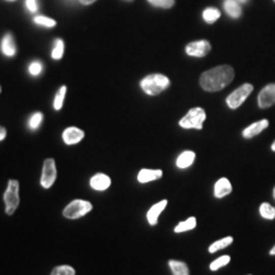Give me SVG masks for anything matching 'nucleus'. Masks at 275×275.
<instances>
[{
  "label": "nucleus",
  "mask_w": 275,
  "mask_h": 275,
  "mask_svg": "<svg viewBox=\"0 0 275 275\" xmlns=\"http://www.w3.org/2000/svg\"><path fill=\"white\" fill-rule=\"evenodd\" d=\"M125 2H133V0H125Z\"/></svg>",
  "instance_id": "nucleus-40"
},
{
  "label": "nucleus",
  "mask_w": 275,
  "mask_h": 275,
  "mask_svg": "<svg viewBox=\"0 0 275 275\" xmlns=\"http://www.w3.org/2000/svg\"><path fill=\"white\" fill-rule=\"evenodd\" d=\"M232 193V184L228 178L222 177L214 185V196L217 199H222Z\"/></svg>",
  "instance_id": "nucleus-13"
},
{
  "label": "nucleus",
  "mask_w": 275,
  "mask_h": 275,
  "mask_svg": "<svg viewBox=\"0 0 275 275\" xmlns=\"http://www.w3.org/2000/svg\"><path fill=\"white\" fill-rule=\"evenodd\" d=\"M274 2H275V0H274Z\"/></svg>",
  "instance_id": "nucleus-42"
},
{
  "label": "nucleus",
  "mask_w": 275,
  "mask_h": 275,
  "mask_svg": "<svg viewBox=\"0 0 275 275\" xmlns=\"http://www.w3.org/2000/svg\"><path fill=\"white\" fill-rule=\"evenodd\" d=\"M232 242H233V237L231 236L223 237L222 239H218V241H216L214 243H211L210 246H209V252H210V254H214V252L219 251V250L226 249L229 245H232Z\"/></svg>",
  "instance_id": "nucleus-21"
},
{
  "label": "nucleus",
  "mask_w": 275,
  "mask_h": 275,
  "mask_svg": "<svg viewBox=\"0 0 275 275\" xmlns=\"http://www.w3.org/2000/svg\"><path fill=\"white\" fill-rule=\"evenodd\" d=\"M167 204H168L167 200H162V201H160V203L155 204V205L148 210L147 221L150 226H156V224H157L158 218H160L161 213H162V211L166 209Z\"/></svg>",
  "instance_id": "nucleus-14"
},
{
  "label": "nucleus",
  "mask_w": 275,
  "mask_h": 275,
  "mask_svg": "<svg viewBox=\"0 0 275 275\" xmlns=\"http://www.w3.org/2000/svg\"><path fill=\"white\" fill-rule=\"evenodd\" d=\"M96 0H79V3L83 4V6H90V4L95 3Z\"/></svg>",
  "instance_id": "nucleus-34"
},
{
  "label": "nucleus",
  "mask_w": 275,
  "mask_h": 275,
  "mask_svg": "<svg viewBox=\"0 0 275 275\" xmlns=\"http://www.w3.org/2000/svg\"><path fill=\"white\" fill-rule=\"evenodd\" d=\"M252 90H254V85L250 84V83H245L241 87L234 89L233 92L226 98L227 106H228L229 108H232V110H236V108H238L239 106L247 100V97L251 95Z\"/></svg>",
  "instance_id": "nucleus-6"
},
{
  "label": "nucleus",
  "mask_w": 275,
  "mask_h": 275,
  "mask_svg": "<svg viewBox=\"0 0 275 275\" xmlns=\"http://www.w3.org/2000/svg\"><path fill=\"white\" fill-rule=\"evenodd\" d=\"M56 165L52 158H49L44 162V168H42V176H41V186L44 189H50L54 185L55 180H56Z\"/></svg>",
  "instance_id": "nucleus-7"
},
{
  "label": "nucleus",
  "mask_w": 275,
  "mask_h": 275,
  "mask_svg": "<svg viewBox=\"0 0 275 275\" xmlns=\"http://www.w3.org/2000/svg\"><path fill=\"white\" fill-rule=\"evenodd\" d=\"M42 70H44V67H42V63L41 62H34V63H31V64H29V67H28L29 74L34 75V77H37V75L41 74Z\"/></svg>",
  "instance_id": "nucleus-31"
},
{
  "label": "nucleus",
  "mask_w": 275,
  "mask_h": 275,
  "mask_svg": "<svg viewBox=\"0 0 275 275\" xmlns=\"http://www.w3.org/2000/svg\"><path fill=\"white\" fill-rule=\"evenodd\" d=\"M50 275H75V270L69 265H60L54 267Z\"/></svg>",
  "instance_id": "nucleus-29"
},
{
  "label": "nucleus",
  "mask_w": 275,
  "mask_h": 275,
  "mask_svg": "<svg viewBox=\"0 0 275 275\" xmlns=\"http://www.w3.org/2000/svg\"><path fill=\"white\" fill-rule=\"evenodd\" d=\"M168 265H170L171 271H172L173 275H190L189 267L185 262L178 261V260H170Z\"/></svg>",
  "instance_id": "nucleus-19"
},
{
  "label": "nucleus",
  "mask_w": 275,
  "mask_h": 275,
  "mask_svg": "<svg viewBox=\"0 0 275 275\" xmlns=\"http://www.w3.org/2000/svg\"><path fill=\"white\" fill-rule=\"evenodd\" d=\"M148 3L152 4L156 8L170 9L175 6V0H148Z\"/></svg>",
  "instance_id": "nucleus-30"
},
{
  "label": "nucleus",
  "mask_w": 275,
  "mask_h": 275,
  "mask_svg": "<svg viewBox=\"0 0 275 275\" xmlns=\"http://www.w3.org/2000/svg\"><path fill=\"white\" fill-rule=\"evenodd\" d=\"M195 227H196V218L195 217H190V218L181 222V223H178L177 226L175 227V233H182V232L191 231V229H194Z\"/></svg>",
  "instance_id": "nucleus-22"
},
{
  "label": "nucleus",
  "mask_w": 275,
  "mask_h": 275,
  "mask_svg": "<svg viewBox=\"0 0 275 275\" xmlns=\"http://www.w3.org/2000/svg\"><path fill=\"white\" fill-rule=\"evenodd\" d=\"M223 8L231 18L237 19L242 16L241 3H238L237 0H224Z\"/></svg>",
  "instance_id": "nucleus-17"
},
{
  "label": "nucleus",
  "mask_w": 275,
  "mask_h": 275,
  "mask_svg": "<svg viewBox=\"0 0 275 275\" xmlns=\"http://www.w3.org/2000/svg\"><path fill=\"white\" fill-rule=\"evenodd\" d=\"M272 198H274V200H275V188H274V190H272Z\"/></svg>",
  "instance_id": "nucleus-38"
},
{
  "label": "nucleus",
  "mask_w": 275,
  "mask_h": 275,
  "mask_svg": "<svg viewBox=\"0 0 275 275\" xmlns=\"http://www.w3.org/2000/svg\"><path fill=\"white\" fill-rule=\"evenodd\" d=\"M0 92H2V87H0Z\"/></svg>",
  "instance_id": "nucleus-41"
},
{
  "label": "nucleus",
  "mask_w": 275,
  "mask_h": 275,
  "mask_svg": "<svg viewBox=\"0 0 275 275\" xmlns=\"http://www.w3.org/2000/svg\"><path fill=\"white\" fill-rule=\"evenodd\" d=\"M34 21H35V23H36V24L47 27V28H52V27L56 26V21H55V19L49 18V17H45V16L35 17Z\"/></svg>",
  "instance_id": "nucleus-28"
},
{
  "label": "nucleus",
  "mask_w": 275,
  "mask_h": 275,
  "mask_svg": "<svg viewBox=\"0 0 275 275\" xmlns=\"http://www.w3.org/2000/svg\"><path fill=\"white\" fill-rule=\"evenodd\" d=\"M2 52L8 57H13L17 54L16 41H14L12 34H7L2 40Z\"/></svg>",
  "instance_id": "nucleus-16"
},
{
  "label": "nucleus",
  "mask_w": 275,
  "mask_h": 275,
  "mask_svg": "<svg viewBox=\"0 0 275 275\" xmlns=\"http://www.w3.org/2000/svg\"><path fill=\"white\" fill-rule=\"evenodd\" d=\"M26 7L31 13H35L39 9V3L37 0H26Z\"/></svg>",
  "instance_id": "nucleus-32"
},
{
  "label": "nucleus",
  "mask_w": 275,
  "mask_h": 275,
  "mask_svg": "<svg viewBox=\"0 0 275 275\" xmlns=\"http://www.w3.org/2000/svg\"><path fill=\"white\" fill-rule=\"evenodd\" d=\"M234 79V70L229 65L219 67L204 72L200 77V87L206 92H218L231 84Z\"/></svg>",
  "instance_id": "nucleus-1"
},
{
  "label": "nucleus",
  "mask_w": 275,
  "mask_h": 275,
  "mask_svg": "<svg viewBox=\"0 0 275 275\" xmlns=\"http://www.w3.org/2000/svg\"><path fill=\"white\" fill-rule=\"evenodd\" d=\"M229 261H231V257H229L228 255H223V256L218 257V259L214 260V261L211 262L210 270L211 271H216V270L221 269V267L226 266L227 264H229Z\"/></svg>",
  "instance_id": "nucleus-27"
},
{
  "label": "nucleus",
  "mask_w": 275,
  "mask_h": 275,
  "mask_svg": "<svg viewBox=\"0 0 275 275\" xmlns=\"http://www.w3.org/2000/svg\"><path fill=\"white\" fill-rule=\"evenodd\" d=\"M6 213L12 216L19 205V182L17 180H9L7 190L4 193Z\"/></svg>",
  "instance_id": "nucleus-4"
},
{
  "label": "nucleus",
  "mask_w": 275,
  "mask_h": 275,
  "mask_svg": "<svg viewBox=\"0 0 275 275\" xmlns=\"http://www.w3.org/2000/svg\"><path fill=\"white\" fill-rule=\"evenodd\" d=\"M211 45L210 42L206 41V40H199V41L190 42V44L186 45L185 51L189 56L194 57H204L210 52Z\"/></svg>",
  "instance_id": "nucleus-8"
},
{
  "label": "nucleus",
  "mask_w": 275,
  "mask_h": 275,
  "mask_svg": "<svg viewBox=\"0 0 275 275\" xmlns=\"http://www.w3.org/2000/svg\"><path fill=\"white\" fill-rule=\"evenodd\" d=\"M7 2H16V0H7Z\"/></svg>",
  "instance_id": "nucleus-39"
},
{
  "label": "nucleus",
  "mask_w": 275,
  "mask_h": 275,
  "mask_svg": "<svg viewBox=\"0 0 275 275\" xmlns=\"http://www.w3.org/2000/svg\"><path fill=\"white\" fill-rule=\"evenodd\" d=\"M260 216L264 219H267V221H272L275 219V208L269 203H262L259 208Z\"/></svg>",
  "instance_id": "nucleus-23"
},
{
  "label": "nucleus",
  "mask_w": 275,
  "mask_h": 275,
  "mask_svg": "<svg viewBox=\"0 0 275 275\" xmlns=\"http://www.w3.org/2000/svg\"><path fill=\"white\" fill-rule=\"evenodd\" d=\"M271 150L272 152H275V140H274V143L271 144Z\"/></svg>",
  "instance_id": "nucleus-37"
},
{
  "label": "nucleus",
  "mask_w": 275,
  "mask_h": 275,
  "mask_svg": "<svg viewBox=\"0 0 275 275\" xmlns=\"http://www.w3.org/2000/svg\"><path fill=\"white\" fill-rule=\"evenodd\" d=\"M221 18V11L217 8H213V7H209L205 11L203 12V19L208 24L216 23L218 19Z\"/></svg>",
  "instance_id": "nucleus-20"
},
{
  "label": "nucleus",
  "mask_w": 275,
  "mask_h": 275,
  "mask_svg": "<svg viewBox=\"0 0 275 275\" xmlns=\"http://www.w3.org/2000/svg\"><path fill=\"white\" fill-rule=\"evenodd\" d=\"M89 184L93 190L105 191L110 188L111 178L107 175H105V173H96L95 176H92Z\"/></svg>",
  "instance_id": "nucleus-12"
},
{
  "label": "nucleus",
  "mask_w": 275,
  "mask_h": 275,
  "mask_svg": "<svg viewBox=\"0 0 275 275\" xmlns=\"http://www.w3.org/2000/svg\"><path fill=\"white\" fill-rule=\"evenodd\" d=\"M83 138H84V131L82 129L75 128V126H70V128L65 129L64 133H63V140L67 145L78 144Z\"/></svg>",
  "instance_id": "nucleus-10"
},
{
  "label": "nucleus",
  "mask_w": 275,
  "mask_h": 275,
  "mask_svg": "<svg viewBox=\"0 0 275 275\" xmlns=\"http://www.w3.org/2000/svg\"><path fill=\"white\" fill-rule=\"evenodd\" d=\"M205 118V110L201 107H195L191 108V110L178 121V125L182 129H196V130H201Z\"/></svg>",
  "instance_id": "nucleus-3"
},
{
  "label": "nucleus",
  "mask_w": 275,
  "mask_h": 275,
  "mask_svg": "<svg viewBox=\"0 0 275 275\" xmlns=\"http://www.w3.org/2000/svg\"><path fill=\"white\" fill-rule=\"evenodd\" d=\"M237 2H238V3H241V4H246L247 2H249V0H237Z\"/></svg>",
  "instance_id": "nucleus-36"
},
{
  "label": "nucleus",
  "mask_w": 275,
  "mask_h": 275,
  "mask_svg": "<svg viewBox=\"0 0 275 275\" xmlns=\"http://www.w3.org/2000/svg\"><path fill=\"white\" fill-rule=\"evenodd\" d=\"M92 208L93 206L89 201L77 199V200H73L72 203H69L65 206V209L63 210V216L68 219L82 218L85 214L89 213Z\"/></svg>",
  "instance_id": "nucleus-5"
},
{
  "label": "nucleus",
  "mask_w": 275,
  "mask_h": 275,
  "mask_svg": "<svg viewBox=\"0 0 275 275\" xmlns=\"http://www.w3.org/2000/svg\"><path fill=\"white\" fill-rule=\"evenodd\" d=\"M257 103H259L260 108H267L275 103V83H270V84L265 85L261 90H260L259 96H257Z\"/></svg>",
  "instance_id": "nucleus-9"
},
{
  "label": "nucleus",
  "mask_w": 275,
  "mask_h": 275,
  "mask_svg": "<svg viewBox=\"0 0 275 275\" xmlns=\"http://www.w3.org/2000/svg\"><path fill=\"white\" fill-rule=\"evenodd\" d=\"M44 121V115L41 112H35L28 120V128L31 130H37Z\"/></svg>",
  "instance_id": "nucleus-26"
},
{
  "label": "nucleus",
  "mask_w": 275,
  "mask_h": 275,
  "mask_svg": "<svg viewBox=\"0 0 275 275\" xmlns=\"http://www.w3.org/2000/svg\"><path fill=\"white\" fill-rule=\"evenodd\" d=\"M267 126H269V121H267L266 118L256 121V123L251 124V125L247 126L246 129H243V131H242V136H243L245 139H251V138H254V136L259 135L260 133H262L265 129H267Z\"/></svg>",
  "instance_id": "nucleus-11"
},
{
  "label": "nucleus",
  "mask_w": 275,
  "mask_h": 275,
  "mask_svg": "<svg viewBox=\"0 0 275 275\" xmlns=\"http://www.w3.org/2000/svg\"><path fill=\"white\" fill-rule=\"evenodd\" d=\"M163 172L162 170H148V168H143L138 173V181L140 184H148L152 181L160 180L162 177Z\"/></svg>",
  "instance_id": "nucleus-15"
},
{
  "label": "nucleus",
  "mask_w": 275,
  "mask_h": 275,
  "mask_svg": "<svg viewBox=\"0 0 275 275\" xmlns=\"http://www.w3.org/2000/svg\"><path fill=\"white\" fill-rule=\"evenodd\" d=\"M270 255H271V256H274V255H275V246L272 247L271 250H270Z\"/></svg>",
  "instance_id": "nucleus-35"
},
{
  "label": "nucleus",
  "mask_w": 275,
  "mask_h": 275,
  "mask_svg": "<svg viewBox=\"0 0 275 275\" xmlns=\"http://www.w3.org/2000/svg\"><path fill=\"white\" fill-rule=\"evenodd\" d=\"M171 84V80L163 74H149L140 80V88L148 96H157L167 89Z\"/></svg>",
  "instance_id": "nucleus-2"
},
{
  "label": "nucleus",
  "mask_w": 275,
  "mask_h": 275,
  "mask_svg": "<svg viewBox=\"0 0 275 275\" xmlns=\"http://www.w3.org/2000/svg\"><path fill=\"white\" fill-rule=\"evenodd\" d=\"M64 41H63L62 39H57L55 40V44L54 47H52V51H51V57L54 60H60L63 57V55H64Z\"/></svg>",
  "instance_id": "nucleus-25"
},
{
  "label": "nucleus",
  "mask_w": 275,
  "mask_h": 275,
  "mask_svg": "<svg viewBox=\"0 0 275 275\" xmlns=\"http://www.w3.org/2000/svg\"><path fill=\"white\" fill-rule=\"evenodd\" d=\"M67 90H68L67 85H62V87H60V89L57 90L56 96H55V98H54V108L56 111L62 110L63 105H64V100H65V95H67Z\"/></svg>",
  "instance_id": "nucleus-24"
},
{
  "label": "nucleus",
  "mask_w": 275,
  "mask_h": 275,
  "mask_svg": "<svg viewBox=\"0 0 275 275\" xmlns=\"http://www.w3.org/2000/svg\"><path fill=\"white\" fill-rule=\"evenodd\" d=\"M195 152L193 150H185V152L181 153L180 156L176 160V166H177L180 170H185V168H189L195 161Z\"/></svg>",
  "instance_id": "nucleus-18"
},
{
  "label": "nucleus",
  "mask_w": 275,
  "mask_h": 275,
  "mask_svg": "<svg viewBox=\"0 0 275 275\" xmlns=\"http://www.w3.org/2000/svg\"><path fill=\"white\" fill-rule=\"evenodd\" d=\"M6 136H7V129L3 128V126H0V142L6 139Z\"/></svg>",
  "instance_id": "nucleus-33"
}]
</instances>
